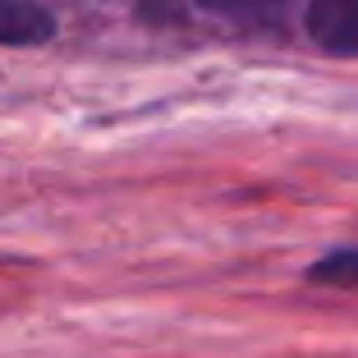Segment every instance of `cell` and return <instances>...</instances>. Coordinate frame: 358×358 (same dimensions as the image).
<instances>
[{
    "mask_svg": "<svg viewBox=\"0 0 358 358\" xmlns=\"http://www.w3.org/2000/svg\"><path fill=\"white\" fill-rule=\"evenodd\" d=\"M55 14L37 0H0V46H37L51 42Z\"/></svg>",
    "mask_w": 358,
    "mask_h": 358,
    "instance_id": "2",
    "label": "cell"
},
{
    "mask_svg": "<svg viewBox=\"0 0 358 358\" xmlns=\"http://www.w3.org/2000/svg\"><path fill=\"white\" fill-rule=\"evenodd\" d=\"M198 5H207L211 14L230 23H243V28H271L285 14V0H198Z\"/></svg>",
    "mask_w": 358,
    "mask_h": 358,
    "instance_id": "3",
    "label": "cell"
},
{
    "mask_svg": "<svg viewBox=\"0 0 358 358\" xmlns=\"http://www.w3.org/2000/svg\"><path fill=\"white\" fill-rule=\"evenodd\" d=\"M308 32L327 55H358V0H308Z\"/></svg>",
    "mask_w": 358,
    "mask_h": 358,
    "instance_id": "1",
    "label": "cell"
},
{
    "mask_svg": "<svg viewBox=\"0 0 358 358\" xmlns=\"http://www.w3.org/2000/svg\"><path fill=\"white\" fill-rule=\"evenodd\" d=\"M308 280L336 285V289H358V248H336L322 262L308 266Z\"/></svg>",
    "mask_w": 358,
    "mask_h": 358,
    "instance_id": "4",
    "label": "cell"
}]
</instances>
